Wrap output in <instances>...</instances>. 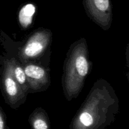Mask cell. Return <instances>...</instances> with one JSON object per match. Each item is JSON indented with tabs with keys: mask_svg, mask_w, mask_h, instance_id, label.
Here are the masks:
<instances>
[{
	"mask_svg": "<svg viewBox=\"0 0 129 129\" xmlns=\"http://www.w3.org/2000/svg\"><path fill=\"white\" fill-rule=\"evenodd\" d=\"M0 89L5 102L12 109H17L26 101L27 94L15 80L5 54L0 55Z\"/></svg>",
	"mask_w": 129,
	"mask_h": 129,
	"instance_id": "4",
	"label": "cell"
},
{
	"mask_svg": "<svg viewBox=\"0 0 129 129\" xmlns=\"http://www.w3.org/2000/svg\"><path fill=\"white\" fill-rule=\"evenodd\" d=\"M28 122L31 129H51L49 115L41 107L35 108L31 112L29 116Z\"/></svg>",
	"mask_w": 129,
	"mask_h": 129,
	"instance_id": "7",
	"label": "cell"
},
{
	"mask_svg": "<svg viewBox=\"0 0 129 129\" xmlns=\"http://www.w3.org/2000/svg\"><path fill=\"white\" fill-rule=\"evenodd\" d=\"M125 59H126V66L128 69L127 73L126 74V76H127V81H128L129 83V43L127 45L125 49Z\"/></svg>",
	"mask_w": 129,
	"mask_h": 129,
	"instance_id": "10",
	"label": "cell"
},
{
	"mask_svg": "<svg viewBox=\"0 0 129 129\" xmlns=\"http://www.w3.org/2000/svg\"><path fill=\"white\" fill-rule=\"evenodd\" d=\"M86 13L104 30H108L113 20L111 0H83Z\"/></svg>",
	"mask_w": 129,
	"mask_h": 129,
	"instance_id": "6",
	"label": "cell"
},
{
	"mask_svg": "<svg viewBox=\"0 0 129 129\" xmlns=\"http://www.w3.org/2000/svg\"><path fill=\"white\" fill-rule=\"evenodd\" d=\"M26 76L28 93L46 91L50 86V69L45 64L35 62L21 63Z\"/></svg>",
	"mask_w": 129,
	"mask_h": 129,
	"instance_id": "5",
	"label": "cell"
},
{
	"mask_svg": "<svg viewBox=\"0 0 129 129\" xmlns=\"http://www.w3.org/2000/svg\"><path fill=\"white\" fill-rule=\"evenodd\" d=\"M36 7L33 3H27L20 8L18 15V24L21 30H27L32 25Z\"/></svg>",
	"mask_w": 129,
	"mask_h": 129,
	"instance_id": "8",
	"label": "cell"
},
{
	"mask_svg": "<svg viewBox=\"0 0 129 129\" xmlns=\"http://www.w3.org/2000/svg\"><path fill=\"white\" fill-rule=\"evenodd\" d=\"M52 42V33L50 29H37L23 42L16 44V54L20 62H35L45 64L42 59L46 55H50Z\"/></svg>",
	"mask_w": 129,
	"mask_h": 129,
	"instance_id": "3",
	"label": "cell"
},
{
	"mask_svg": "<svg viewBox=\"0 0 129 129\" xmlns=\"http://www.w3.org/2000/svg\"><path fill=\"white\" fill-rule=\"evenodd\" d=\"M91 64L85 38L73 43L67 52L62 77L63 93L67 100L71 101L79 96L90 72Z\"/></svg>",
	"mask_w": 129,
	"mask_h": 129,
	"instance_id": "2",
	"label": "cell"
},
{
	"mask_svg": "<svg viewBox=\"0 0 129 129\" xmlns=\"http://www.w3.org/2000/svg\"><path fill=\"white\" fill-rule=\"evenodd\" d=\"M0 129H10L5 112L0 106Z\"/></svg>",
	"mask_w": 129,
	"mask_h": 129,
	"instance_id": "9",
	"label": "cell"
},
{
	"mask_svg": "<svg viewBox=\"0 0 129 129\" xmlns=\"http://www.w3.org/2000/svg\"><path fill=\"white\" fill-rule=\"evenodd\" d=\"M119 112V100L104 79L94 83L69 125L70 129H106Z\"/></svg>",
	"mask_w": 129,
	"mask_h": 129,
	"instance_id": "1",
	"label": "cell"
}]
</instances>
